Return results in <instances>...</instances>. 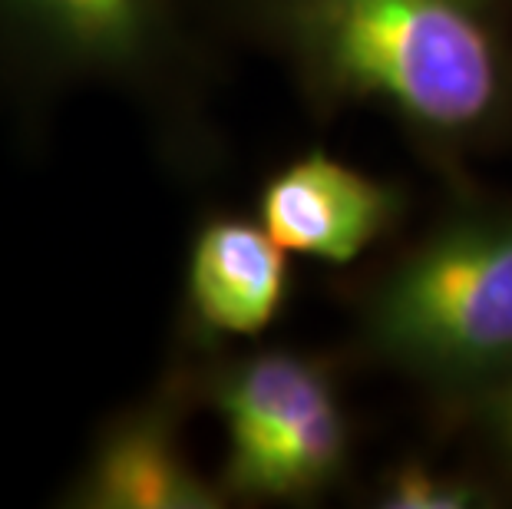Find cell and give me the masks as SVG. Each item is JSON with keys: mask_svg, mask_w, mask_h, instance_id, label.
<instances>
[{"mask_svg": "<svg viewBox=\"0 0 512 509\" xmlns=\"http://www.w3.org/2000/svg\"><path fill=\"white\" fill-rule=\"evenodd\" d=\"M314 113L374 110L433 159L512 136V0H225Z\"/></svg>", "mask_w": 512, "mask_h": 509, "instance_id": "cell-1", "label": "cell"}, {"mask_svg": "<svg viewBox=\"0 0 512 509\" xmlns=\"http://www.w3.org/2000/svg\"><path fill=\"white\" fill-rule=\"evenodd\" d=\"M205 73L189 0H0V96L27 116L73 90H106L195 162Z\"/></svg>", "mask_w": 512, "mask_h": 509, "instance_id": "cell-2", "label": "cell"}, {"mask_svg": "<svg viewBox=\"0 0 512 509\" xmlns=\"http://www.w3.org/2000/svg\"><path fill=\"white\" fill-rule=\"evenodd\" d=\"M361 341L460 404L512 377V209L460 205L374 278Z\"/></svg>", "mask_w": 512, "mask_h": 509, "instance_id": "cell-3", "label": "cell"}, {"mask_svg": "<svg viewBox=\"0 0 512 509\" xmlns=\"http://www.w3.org/2000/svg\"><path fill=\"white\" fill-rule=\"evenodd\" d=\"M199 384L172 371L162 387L106 420L86 457L60 490L73 509H219L228 503L219 480L192 463L182 417Z\"/></svg>", "mask_w": 512, "mask_h": 509, "instance_id": "cell-4", "label": "cell"}, {"mask_svg": "<svg viewBox=\"0 0 512 509\" xmlns=\"http://www.w3.org/2000/svg\"><path fill=\"white\" fill-rule=\"evenodd\" d=\"M403 196L387 179L331 153L285 162L258 192V222L285 252L351 265L400 222Z\"/></svg>", "mask_w": 512, "mask_h": 509, "instance_id": "cell-5", "label": "cell"}, {"mask_svg": "<svg viewBox=\"0 0 512 509\" xmlns=\"http://www.w3.org/2000/svg\"><path fill=\"white\" fill-rule=\"evenodd\" d=\"M288 252L258 219L212 215L185 255V314L199 338H258L288 298Z\"/></svg>", "mask_w": 512, "mask_h": 509, "instance_id": "cell-6", "label": "cell"}, {"mask_svg": "<svg viewBox=\"0 0 512 509\" xmlns=\"http://www.w3.org/2000/svg\"><path fill=\"white\" fill-rule=\"evenodd\" d=\"M374 503L384 509H473L489 503V490L423 460H403L377 483Z\"/></svg>", "mask_w": 512, "mask_h": 509, "instance_id": "cell-7", "label": "cell"}, {"mask_svg": "<svg viewBox=\"0 0 512 509\" xmlns=\"http://www.w3.org/2000/svg\"><path fill=\"white\" fill-rule=\"evenodd\" d=\"M460 407L463 417L476 430V437L486 443V450L506 470H512V377L489 387V391H479L460 400Z\"/></svg>", "mask_w": 512, "mask_h": 509, "instance_id": "cell-8", "label": "cell"}]
</instances>
